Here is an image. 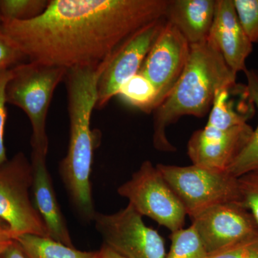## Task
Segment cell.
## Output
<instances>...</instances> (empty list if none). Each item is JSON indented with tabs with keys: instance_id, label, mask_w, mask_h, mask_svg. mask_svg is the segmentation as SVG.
I'll return each instance as SVG.
<instances>
[{
	"instance_id": "obj_1",
	"label": "cell",
	"mask_w": 258,
	"mask_h": 258,
	"mask_svg": "<svg viewBox=\"0 0 258 258\" xmlns=\"http://www.w3.org/2000/svg\"><path fill=\"white\" fill-rule=\"evenodd\" d=\"M168 0H50L37 18L5 21L30 62L66 70L101 63L134 32L164 18Z\"/></svg>"
},
{
	"instance_id": "obj_2",
	"label": "cell",
	"mask_w": 258,
	"mask_h": 258,
	"mask_svg": "<svg viewBox=\"0 0 258 258\" xmlns=\"http://www.w3.org/2000/svg\"><path fill=\"white\" fill-rule=\"evenodd\" d=\"M108 60L93 66L69 69L66 73L70 138L67 154L59 173L70 202L83 221L93 222L97 212L93 203L91 173L95 140L91 115L96 108L98 83Z\"/></svg>"
},
{
	"instance_id": "obj_3",
	"label": "cell",
	"mask_w": 258,
	"mask_h": 258,
	"mask_svg": "<svg viewBox=\"0 0 258 258\" xmlns=\"http://www.w3.org/2000/svg\"><path fill=\"white\" fill-rule=\"evenodd\" d=\"M236 79L237 75L210 39L190 45L189 60L182 74L154 111V147L159 152H176L167 138L166 128L184 115L203 118L211 109L216 91Z\"/></svg>"
},
{
	"instance_id": "obj_4",
	"label": "cell",
	"mask_w": 258,
	"mask_h": 258,
	"mask_svg": "<svg viewBox=\"0 0 258 258\" xmlns=\"http://www.w3.org/2000/svg\"><path fill=\"white\" fill-rule=\"evenodd\" d=\"M68 70L30 62L13 69L6 87L7 103L25 112L32 126V150L47 154V117L54 91Z\"/></svg>"
},
{
	"instance_id": "obj_5",
	"label": "cell",
	"mask_w": 258,
	"mask_h": 258,
	"mask_svg": "<svg viewBox=\"0 0 258 258\" xmlns=\"http://www.w3.org/2000/svg\"><path fill=\"white\" fill-rule=\"evenodd\" d=\"M157 167L191 220L215 205L240 202L238 178L228 171L217 172L193 164L179 166L158 164Z\"/></svg>"
},
{
	"instance_id": "obj_6",
	"label": "cell",
	"mask_w": 258,
	"mask_h": 258,
	"mask_svg": "<svg viewBox=\"0 0 258 258\" xmlns=\"http://www.w3.org/2000/svg\"><path fill=\"white\" fill-rule=\"evenodd\" d=\"M118 195L142 215L152 219L171 232L184 228L186 213L177 195L157 166L142 163L132 178L118 188Z\"/></svg>"
},
{
	"instance_id": "obj_7",
	"label": "cell",
	"mask_w": 258,
	"mask_h": 258,
	"mask_svg": "<svg viewBox=\"0 0 258 258\" xmlns=\"http://www.w3.org/2000/svg\"><path fill=\"white\" fill-rule=\"evenodd\" d=\"M31 162L23 152L0 166V219L17 237L36 235L49 237L47 227L31 198Z\"/></svg>"
},
{
	"instance_id": "obj_8",
	"label": "cell",
	"mask_w": 258,
	"mask_h": 258,
	"mask_svg": "<svg viewBox=\"0 0 258 258\" xmlns=\"http://www.w3.org/2000/svg\"><path fill=\"white\" fill-rule=\"evenodd\" d=\"M93 222L103 244L125 258H165V243L157 230L128 204L113 214L97 212Z\"/></svg>"
},
{
	"instance_id": "obj_9",
	"label": "cell",
	"mask_w": 258,
	"mask_h": 258,
	"mask_svg": "<svg viewBox=\"0 0 258 258\" xmlns=\"http://www.w3.org/2000/svg\"><path fill=\"white\" fill-rule=\"evenodd\" d=\"M165 22V19H160L141 28L109 55L108 64L98 80L96 108L106 106L118 95L120 87L138 74Z\"/></svg>"
},
{
	"instance_id": "obj_10",
	"label": "cell",
	"mask_w": 258,
	"mask_h": 258,
	"mask_svg": "<svg viewBox=\"0 0 258 258\" xmlns=\"http://www.w3.org/2000/svg\"><path fill=\"white\" fill-rule=\"evenodd\" d=\"M189 54V42L174 25L166 21L139 71L157 90L159 106L177 83Z\"/></svg>"
},
{
	"instance_id": "obj_11",
	"label": "cell",
	"mask_w": 258,
	"mask_h": 258,
	"mask_svg": "<svg viewBox=\"0 0 258 258\" xmlns=\"http://www.w3.org/2000/svg\"><path fill=\"white\" fill-rule=\"evenodd\" d=\"M191 222L209 254L258 232L253 215L240 202L215 205Z\"/></svg>"
},
{
	"instance_id": "obj_12",
	"label": "cell",
	"mask_w": 258,
	"mask_h": 258,
	"mask_svg": "<svg viewBox=\"0 0 258 258\" xmlns=\"http://www.w3.org/2000/svg\"><path fill=\"white\" fill-rule=\"evenodd\" d=\"M253 131L248 123L229 129L206 125L190 137L188 156L193 165L217 172L228 171L248 144Z\"/></svg>"
},
{
	"instance_id": "obj_13",
	"label": "cell",
	"mask_w": 258,
	"mask_h": 258,
	"mask_svg": "<svg viewBox=\"0 0 258 258\" xmlns=\"http://www.w3.org/2000/svg\"><path fill=\"white\" fill-rule=\"evenodd\" d=\"M208 38L234 74L247 71L245 62L252 52V43L242 28L233 0H216Z\"/></svg>"
},
{
	"instance_id": "obj_14",
	"label": "cell",
	"mask_w": 258,
	"mask_h": 258,
	"mask_svg": "<svg viewBox=\"0 0 258 258\" xmlns=\"http://www.w3.org/2000/svg\"><path fill=\"white\" fill-rule=\"evenodd\" d=\"M31 166L34 205L46 226L49 237L74 247L69 227L54 189L52 177L47 166V154L32 150Z\"/></svg>"
},
{
	"instance_id": "obj_15",
	"label": "cell",
	"mask_w": 258,
	"mask_h": 258,
	"mask_svg": "<svg viewBox=\"0 0 258 258\" xmlns=\"http://www.w3.org/2000/svg\"><path fill=\"white\" fill-rule=\"evenodd\" d=\"M216 0H168L164 19L190 45L208 40L215 17Z\"/></svg>"
},
{
	"instance_id": "obj_16",
	"label": "cell",
	"mask_w": 258,
	"mask_h": 258,
	"mask_svg": "<svg viewBox=\"0 0 258 258\" xmlns=\"http://www.w3.org/2000/svg\"><path fill=\"white\" fill-rule=\"evenodd\" d=\"M255 108L247 85L231 83L215 93L207 125L229 129L246 124Z\"/></svg>"
},
{
	"instance_id": "obj_17",
	"label": "cell",
	"mask_w": 258,
	"mask_h": 258,
	"mask_svg": "<svg viewBox=\"0 0 258 258\" xmlns=\"http://www.w3.org/2000/svg\"><path fill=\"white\" fill-rule=\"evenodd\" d=\"M16 240L28 258H93L96 251H82L50 237L22 235Z\"/></svg>"
},
{
	"instance_id": "obj_18",
	"label": "cell",
	"mask_w": 258,
	"mask_h": 258,
	"mask_svg": "<svg viewBox=\"0 0 258 258\" xmlns=\"http://www.w3.org/2000/svg\"><path fill=\"white\" fill-rule=\"evenodd\" d=\"M244 74L247 78L246 85L258 111V72L254 70H247ZM256 169H258V124L248 144L234 161L228 172L238 178Z\"/></svg>"
},
{
	"instance_id": "obj_19",
	"label": "cell",
	"mask_w": 258,
	"mask_h": 258,
	"mask_svg": "<svg viewBox=\"0 0 258 258\" xmlns=\"http://www.w3.org/2000/svg\"><path fill=\"white\" fill-rule=\"evenodd\" d=\"M117 96L144 113H152L159 106L157 90L145 76L139 73L120 87Z\"/></svg>"
},
{
	"instance_id": "obj_20",
	"label": "cell",
	"mask_w": 258,
	"mask_h": 258,
	"mask_svg": "<svg viewBox=\"0 0 258 258\" xmlns=\"http://www.w3.org/2000/svg\"><path fill=\"white\" fill-rule=\"evenodd\" d=\"M170 249L165 258H208V252L192 225L171 232Z\"/></svg>"
},
{
	"instance_id": "obj_21",
	"label": "cell",
	"mask_w": 258,
	"mask_h": 258,
	"mask_svg": "<svg viewBox=\"0 0 258 258\" xmlns=\"http://www.w3.org/2000/svg\"><path fill=\"white\" fill-rule=\"evenodd\" d=\"M47 0H0V15L5 21H26L42 14Z\"/></svg>"
},
{
	"instance_id": "obj_22",
	"label": "cell",
	"mask_w": 258,
	"mask_h": 258,
	"mask_svg": "<svg viewBox=\"0 0 258 258\" xmlns=\"http://www.w3.org/2000/svg\"><path fill=\"white\" fill-rule=\"evenodd\" d=\"M242 28L252 43L258 42V0H233Z\"/></svg>"
},
{
	"instance_id": "obj_23",
	"label": "cell",
	"mask_w": 258,
	"mask_h": 258,
	"mask_svg": "<svg viewBox=\"0 0 258 258\" xmlns=\"http://www.w3.org/2000/svg\"><path fill=\"white\" fill-rule=\"evenodd\" d=\"M240 202L253 215L258 224V169L238 177Z\"/></svg>"
},
{
	"instance_id": "obj_24",
	"label": "cell",
	"mask_w": 258,
	"mask_h": 258,
	"mask_svg": "<svg viewBox=\"0 0 258 258\" xmlns=\"http://www.w3.org/2000/svg\"><path fill=\"white\" fill-rule=\"evenodd\" d=\"M208 258H258V232L209 254Z\"/></svg>"
},
{
	"instance_id": "obj_25",
	"label": "cell",
	"mask_w": 258,
	"mask_h": 258,
	"mask_svg": "<svg viewBox=\"0 0 258 258\" xmlns=\"http://www.w3.org/2000/svg\"><path fill=\"white\" fill-rule=\"evenodd\" d=\"M28 60L12 41L0 24V71L13 69Z\"/></svg>"
},
{
	"instance_id": "obj_26",
	"label": "cell",
	"mask_w": 258,
	"mask_h": 258,
	"mask_svg": "<svg viewBox=\"0 0 258 258\" xmlns=\"http://www.w3.org/2000/svg\"><path fill=\"white\" fill-rule=\"evenodd\" d=\"M13 76V69L0 71V166L8 160L5 145V131L8 111L6 107V87Z\"/></svg>"
},
{
	"instance_id": "obj_27",
	"label": "cell",
	"mask_w": 258,
	"mask_h": 258,
	"mask_svg": "<svg viewBox=\"0 0 258 258\" xmlns=\"http://www.w3.org/2000/svg\"><path fill=\"white\" fill-rule=\"evenodd\" d=\"M16 240L14 232L6 222L0 219V256Z\"/></svg>"
},
{
	"instance_id": "obj_28",
	"label": "cell",
	"mask_w": 258,
	"mask_h": 258,
	"mask_svg": "<svg viewBox=\"0 0 258 258\" xmlns=\"http://www.w3.org/2000/svg\"><path fill=\"white\" fill-rule=\"evenodd\" d=\"M0 258H28L25 252H24L20 244L18 241L15 240L13 244H10L3 254Z\"/></svg>"
},
{
	"instance_id": "obj_29",
	"label": "cell",
	"mask_w": 258,
	"mask_h": 258,
	"mask_svg": "<svg viewBox=\"0 0 258 258\" xmlns=\"http://www.w3.org/2000/svg\"><path fill=\"white\" fill-rule=\"evenodd\" d=\"M93 258H125L117 253L106 244H102L101 248L97 250Z\"/></svg>"
},
{
	"instance_id": "obj_30",
	"label": "cell",
	"mask_w": 258,
	"mask_h": 258,
	"mask_svg": "<svg viewBox=\"0 0 258 258\" xmlns=\"http://www.w3.org/2000/svg\"><path fill=\"white\" fill-rule=\"evenodd\" d=\"M3 23V18H2L1 15H0V24Z\"/></svg>"
}]
</instances>
